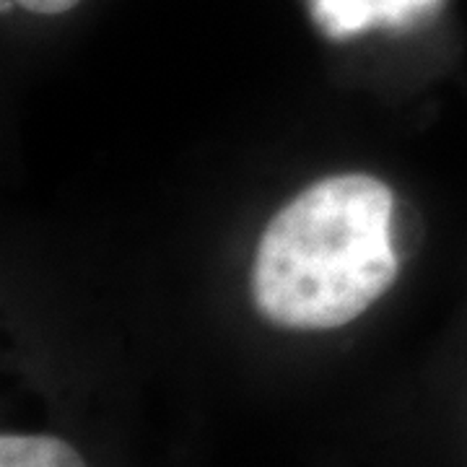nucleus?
Returning a JSON list of instances; mask_svg holds the SVG:
<instances>
[{
    "label": "nucleus",
    "instance_id": "f257e3e1",
    "mask_svg": "<svg viewBox=\"0 0 467 467\" xmlns=\"http://www.w3.org/2000/svg\"><path fill=\"white\" fill-rule=\"evenodd\" d=\"M395 195L368 174H337L301 190L260 236L252 294L285 330H335L395 284Z\"/></svg>",
    "mask_w": 467,
    "mask_h": 467
},
{
    "label": "nucleus",
    "instance_id": "f03ea898",
    "mask_svg": "<svg viewBox=\"0 0 467 467\" xmlns=\"http://www.w3.org/2000/svg\"><path fill=\"white\" fill-rule=\"evenodd\" d=\"M436 0H315L322 29L333 36H348L377 24H402Z\"/></svg>",
    "mask_w": 467,
    "mask_h": 467
},
{
    "label": "nucleus",
    "instance_id": "7ed1b4c3",
    "mask_svg": "<svg viewBox=\"0 0 467 467\" xmlns=\"http://www.w3.org/2000/svg\"><path fill=\"white\" fill-rule=\"evenodd\" d=\"M0 467H86L67 441L45 434L0 436Z\"/></svg>",
    "mask_w": 467,
    "mask_h": 467
},
{
    "label": "nucleus",
    "instance_id": "20e7f679",
    "mask_svg": "<svg viewBox=\"0 0 467 467\" xmlns=\"http://www.w3.org/2000/svg\"><path fill=\"white\" fill-rule=\"evenodd\" d=\"M14 3L39 16H57V14L70 11L73 5H78L81 0H14Z\"/></svg>",
    "mask_w": 467,
    "mask_h": 467
}]
</instances>
